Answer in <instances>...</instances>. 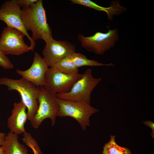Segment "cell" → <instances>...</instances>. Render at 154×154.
Masks as SVG:
<instances>
[{
    "label": "cell",
    "mask_w": 154,
    "mask_h": 154,
    "mask_svg": "<svg viewBox=\"0 0 154 154\" xmlns=\"http://www.w3.org/2000/svg\"><path fill=\"white\" fill-rule=\"evenodd\" d=\"M0 85L6 86L9 91H16L19 94L21 100L27 110L28 120L30 121L38 108L37 98L40 87L22 78L18 79L0 78Z\"/></svg>",
    "instance_id": "2"
},
{
    "label": "cell",
    "mask_w": 154,
    "mask_h": 154,
    "mask_svg": "<svg viewBox=\"0 0 154 154\" xmlns=\"http://www.w3.org/2000/svg\"><path fill=\"white\" fill-rule=\"evenodd\" d=\"M78 38L82 47L88 51L102 55L114 46L119 35L118 29L115 28L109 29L106 33L98 32L89 37L79 34Z\"/></svg>",
    "instance_id": "6"
},
{
    "label": "cell",
    "mask_w": 154,
    "mask_h": 154,
    "mask_svg": "<svg viewBox=\"0 0 154 154\" xmlns=\"http://www.w3.org/2000/svg\"><path fill=\"white\" fill-rule=\"evenodd\" d=\"M6 134L4 132H0V146L3 145Z\"/></svg>",
    "instance_id": "22"
},
{
    "label": "cell",
    "mask_w": 154,
    "mask_h": 154,
    "mask_svg": "<svg viewBox=\"0 0 154 154\" xmlns=\"http://www.w3.org/2000/svg\"><path fill=\"white\" fill-rule=\"evenodd\" d=\"M71 54L64 58L50 67H54L60 72L68 74L78 73V68L75 64Z\"/></svg>",
    "instance_id": "15"
},
{
    "label": "cell",
    "mask_w": 154,
    "mask_h": 154,
    "mask_svg": "<svg viewBox=\"0 0 154 154\" xmlns=\"http://www.w3.org/2000/svg\"><path fill=\"white\" fill-rule=\"evenodd\" d=\"M48 68L43 58L35 52L33 62L30 67L24 70L17 69L16 72L22 78L40 87L44 86L45 75Z\"/></svg>",
    "instance_id": "11"
},
{
    "label": "cell",
    "mask_w": 154,
    "mask_h": 154,
    "mask_svg": "<svg viewBox=\"0 0 154 154\" xmlns=\"http://www.w3.org/2000/svg\"><path fill=\"white\" fill-rule=\"evenodd\" d=\"M21 9L18 3L17 0L5 1L0 8V21L5 22L7 27L22 32L30 41L31 50L33 51L36 42L25 28L21 18Z\"/></svg>",
    "instance_id": "8"
},
{
    "label": "cell",
    "mask_w": 154,
    "mask_h": 154,
    "mask_svg": "<svg viewBox=\"0 0 154 154\" xmlns=\"http://www.w3.org/2000/svg\"><path fill=\"white\" fill-rule=\"evenodd\" d=\"M116 137L111 135L110 141L103 147L102 154H131L130 149L117 144L115 140Z\"/></svg>",
    "instance_id": "17"
},
{
    "label": "cell",
    "mask_w": 154,
    "mask_h": 154,
    "mask_svg": "<svg viewBox=\"0 0 154 154\" xmlns=\"http://www.w3.org/2000/svg\"><path fill=\"white\" fill-rule=\"evenodd\" d=\"M56 94L52 93L43 86L40 87L37 101L38 108L37 112L30 121L32 127L38 129L45 119H50L52 126L54 125L59 109Z\"/></svg>",
    "instance_id": "5"
},
{
    "label": "cell",
    "mask_w": 154,
    "mask_h": 154,
    "mask_svg": "<svg viewBox=\"0 0 154 154\" xmlns=\"http://www.w3.org/2000/svg\"><path fill=\"white\" fill-rule=\"evenodd\" d=\"M45 43L42 54L49 67L76 50L74 45L66 40H56L52 38Z\"/></svg>",
    "instance_id": "10"
},
{
    "label": "cell",
    "mask_w": 154,
    "mask_h": 154,
    "mask_svg": "<svg viewBox=\"0 0 154 154\" xmlns=\"http://www.w3.org/2000/svg\"><path fill=\"white\" fill-rule=\"evenodd\" d=\"M0 66L5 69H10L14 66L10 60L0 49Z\"/></svg>",
    "instance_id": "19"
},
{
    "label": "cell",
    "mask_w": 154,
    "mask_h": 154,
    "mask_svg": "<svg viewBox=\"0 0 154 154\" xmlns=\"http://www.w3.org/2000/svg\"><path fill=\"white\" fill-rule=\"evenodd\" d=\"M73 60L76 66L78 68L79 67L88 66H114V65L112 63L104 64L98 61L88 59L84 55L75 52L71 54Z\"/></svg>",
    "instance_id": "16"
},
{
    "label": "cell",
    "mask_w": 154,
    "mask_h": 154,
    "mask_svg": "<svg viewBox=\"0 0 154 154\" xmlns=\"http://www.w3.org/2000/svg\"><path fill=\"white\" fill-rule=\"evenodd\" d=\"M101 80V78L93 77L92 69H88L68 92L57 94L56 96L60 99L82 101L90 104L92 92Z\"/></svg>",
    "instance_id": "4"
},
{
    "label": "cell",
    "mask_w": 154,
    "mask_h": 154,
    "mask_svg": "<svg viewBox=\"0 0 154 154\" xmlns=\"http://www.w3.org/2000/svg\"><path fill=\"white\" fill-rule=\"evenodd\" d=\"M26 109L21 100L13 103L11 114L7 120V126L10 131L18 135L26 132L25 125L28 119Z\"/></svg>",
    "instance_id": "12"
},
{
    "label": "cell",
    "mask_w": 154,
    "mask_h": 154,
    "mask_svg": "<svg viewBox=\"0 0 154 154\" xmlns=\"http://www.w3.org/2000/svg\"><path fill=\"white\" fill-rule=\"evenodd\" d=\"M0 154H5L3 147L2 146H0Z\"/></svg>",
    "instance_id": "23"
},
{
    "label": "cell",
    "mask_w": 154,
    "mask_h": 154,
    "mask_svg": "<svg viewBox=\"0 0 154 154\" xmlns=\"http://www.w3.org/2000/svg\"><path fill=\"white\" fill-rule=\"evenodd\" d=\"M57 100L59 106L57 116H69L73 118L78 122L84 131L86 130L87 127L89 125L90 116L99 111L90 104L85 102L57 98Z\"/></svg>",
    "instance_id": "3"
},
{
    "label": "cell",
    "mask_w": 154,
    "mask_h": 154,
    "mask_svg": "<svg viewBox=\"0 0 154 154\" xmlns=\"http://www.w3.org/2000/svg\"><path fill=\"white\" fill-rule=\"evenodd\" d=\"M18 139V135L10 131L6 134L2 146L5 154H29L27 148Z\"/></svg>",
    "instance_id": "14"
},
{
    "label": "cell",
    "mask_w": 154,
    "mask_h": 154,
    "mask_svg": "<svg viewBox=\"0 0 154 154\" xmlns=\"http://www.w3.org/2000/svg\"><path fill=\"white\" fill-rule=\"evenodd\" d=\"M22 140L25 145L31 149L33 154H43L38 143L29 133L26 131L24 133Z\"/></svg>",
    "instance_id": "18"
},
{
    "label": "cell",
    "mask_w": 154,
    "mask_h": 154,
    "mask_svg": "<svg viewBox=\"0 0 154 154\" xmlns=\"http://www.w3.org/2000/svg\"><path fill=\"white\" fill-rule=\"evenodd\" d=\"M82 74H68L49 67L44 76L43 87L49 92L55 94L68 92Z\"/></svg>",
    "instance_id": "7"
},
{
    "label": "cell",
    "mask_w": 154,
    "mask_h": 154,
    "mask_svg": "<svg viewBox=\"0 0 154 154\" xmlns=\"http://www.w3.org/2000/svg\"><path fill=\"white\" fill-rule=\"evenodd\" d=\"M21 16L26 30L31 31L34 40L41 39L46 42L53 38L42 0H38L28 7H23Z\"/></svg>",
    "instance_id": "1"
},
{
    "label": "cell",
    "mask_w": 154,
    "mask_h": 154,
    "mask_svg": "<svg viewBox=\"0 0 154 154\" xmlns=\"http://www.w3.org/2000/svg\"><path fill=\"white\" fill-rule=\"evenodd\" d=\"M25 34L16 29L4 28L0 38V49L5 55H19L31 50L25 43Z\"/></svg>",
    "instance_id": "9"
},
{
    "label": "cell",
    "mask_w": 154,
    "mask_h": 154,
    "mask_svg": "<svg viewBox=\"0 0 154 154\" xmlns=\"http://www.w3.org/2000/svg\"><path fill=\"white\" fill-rule=\"evenodd\" d=\"M143 123L147 125L151 128L152 132L151 133V135L152 137L154 138V123L152 121L149 120L145 121L143 122Z\"/></svg>",
    "instance_id": "21"
},
{
    "label": "cell",
    "mask_w": 154,
    "mask_h": 154,
    "mask_svg": "<svg viewBox=\"0 0 154 154\" xmlns=\"http://www.w3.org/2000/svg\"><path fill=\"white\" fill-rule=\"evenodd\" d=\"M38 0H17L19 6L23 7H28L36 3Z\"/></svg>",
    "instance_id": "20"
},
{
    "label": "cell",
    "mask_w": 154,
    "mask_h": 154,
    "mask_svg": "<svg viewBox=\"0 0 154 154\" xmlns=\"http://www.w3.org/2000/svg\"><path fill=\"white\" fill-rule=\"evenodd\" d=\"M73 4L82 5L99 11L106 12L110 21L113 20L114 16H118L122 13L123 7L120 5V2L117 0L111 2L110 5L108 7L100 6L90 0H71Z\"/></svg>",
    "instance_id": "13"
}]
</instances>
